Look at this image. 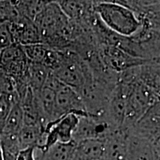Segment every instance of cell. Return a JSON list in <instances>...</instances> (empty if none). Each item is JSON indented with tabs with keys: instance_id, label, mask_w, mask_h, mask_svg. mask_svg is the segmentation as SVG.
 <instances>
[{
	"instance_id": "cell-7",
	"label": "cell",
	"mask_w": 160,
	"mask_h": 160,
	"mask_svg": "<svg viewBox=\"0 0 160 160\" xmlns=\"http://www.w3.org/2000/svg\"><path fill=\"white\" fill-rule=\"evenodd\" d=\"M160 104H153L127 132L153 142H159Z\"/></svg>"
},
{
	"instance_id": "cell-1",
	"label": "cell",
	"mask_w": 160,
	"mask_h": 160,
	"mask_svg": "<svg viewBox=\"0 0 160 160\" xmlns=\"http://www.w3.org/2000/svg\"><path fill=\"white\" fill-rule=\"evenodd\" d=\"M93 10L110 31L122 37H134L142 29L137 13L120 1H94Z\"/></svg>"
},
{
	"instance_id": "cell-18",
	"label": "cell",
	"mask_w": 160,
	"mask_h": 160,
	"mask_svg": "<svg viewBox=\"0 0 160 160\" xmlns=\"http://www.w3.org/2000/svg\"><path fill=\"white\" fill-rule=\"evenodd\" d=\"M19 16L13 1H0V25L11 22Z\"/></svg>"
},
{
	"instance_id": "cell-10",
	"label": "cell",
	"mask_w": 160,
	"mask_h": 160,
	"mask_svg": "<svg viewBox=\"0 0 160 160\" xmlns=\"http://www.w3.org/2000/svg\"><path fill=\"white\" fill-rule=\"evenodd\" d=\"M103 142V153L100 160H127V131L123 129L118 130Z\"/></svg>"
},
{
	"instance_id": "cell-12",
	"label": "cell",
	"mask_w": 160,
	"mask_h": 160,
	"mask_svg": "<svg viewBox=\"0 0 160 160\" xmlns=\"http://www.w3.org/2000/svg\"><path fill=\"white\" fill-rule=\"evenodd\" d=\"M73 160H100L103 153L104 142L101 139H85L75 143Z\"/></svg>"
},
{
	"instance_id": "cell-14",
	"label": "cell",
	"mask_w": 160,
	"mask_h": 160,
	"mask_svg": "<svg viewBox=\"0 0 160 160\" xmlns=\"http://www.w3.org/2000/svg\"><path fill=\"white\" fill-rule=\"evenodd\" d=\"M30 63L43 65L48 68L52 48L42 43L22 46Z\"/></svg>"
},
{
	"instance_id": "cell-6",
	"label": "cell",
	"mask_w": 160,
	"mask_h": 160,
	"mask_svg": "<svg viewBox=\"0 0 160 160\" xmlns=\"http://www.w3.org/2000/svg\"><path fill=\"white\" fill-rule=\"evenodd\" d=\"M99 53L104 65L118 74L128 69L151 62L132 57L114 46H99Z\"/></svg>"
},
{
	"instance_id": "cell-5",
	"label": "cell",
	"mask_w": 160,
	"mask_h": 160,
	"mask_svg": "<svg viewBox=\"0 0 160 160\" xmlns=\"http://www.w3.org/2000/svg\"><path fill=\"white\" fill-rule=\"evenodd\" d=\"M79 119L78 116L70 113L48 124L45 130V145L42 148L37 150L45 151L50 146L57 142H71Z\"/></svg>"
},
{
	"instance_id": "cell-4",
	"label": "cell",
	"mask_w": 160,
	"mask_h": 160,
	"mask_svg": "<svg viewBox=\"0 0 160 160\" xmlns=\"http://www.w3.org/2000/svg\"><path fill=\"white\" fill-rule=\"evenodd\" d=\"M56 108L58 118L66 114H75L79 117L88 116L83 100L79 93L57 79L55 87Z\"/></svg>"
},
{
	"instance_id": "cell-9",
	"label": "cell",
	"mask_w": 160,
	"mask_h": 160,
	"mask_svg": "<svg viewBox=\"0 0 160 160\" xmlns=\"http://www.w3.org/2000/svg\"><path fill=\"white\" fill-rule=\"evenodd\" d=\"M127 160H159V142L128 133Z\"/></svg>"
},
{
	"instance_id": "cell-11",
	"label": "cell",
	"mask_w": 160,
	"mask_h": 160,
	"mask_svg": "<svg viewBox=\"0 0 160 160\" xmlns=\"http://www.w3.org/2000/svg\"><path fill=\"white\" fill-rule=\"evenodd\" d=\"M65 15L71 21L80 22L91 17L95 13L94 1H57Z\"/></svg>"
},
{
	"instance_id": "cell-21",
	"label": "cell",
	"mask_w": 160,
	"mask_h": 160,
	"mask_svg": "<svg viewBox=\"0 0 160 160\" xmlns=\"http://www.w3.org/2000/svg\"><path fill=\"white\" fill-rule=\"evenodd\" d=\"M36 149L34 147L21 149L18 153L17 160H36Z\"/></svg>"
},
{
	"instance_id": "cell-17",
	"label": "cell",
	"mask_w": 160,
	"mask_h": 160,
	"mask_svg": "<svg viewBox=\"0 0 160 160\" xmlns=\"http://www.w3.org/2000/svg\"><path fill=\"white\" fill-rule=\"evenodd\" d=\"M0 148L3 160H17L21 150L18 135L0 134Z\"/></svg>"
},
{
	"instance_id": "cell-2",
	"label": "cell",
	"mask_w": 160,
	"mask_h": 160,
	"mask_svg": "<svg viewBox=\"0 0 160 160\" xmlns=\"http://www.w3.org/2000/svg\"><path fill=\"white\" fill-rule=\"evenodd\" d=\"M64 85L69 86L80 94L85 86L93 79L88 65L74 52L63 50L59 63L51 71Z\"/></svg>"
},
{
	"instance_id": "cell-16",
	"label": "cell",
	"mask_w": 160,
	"mask_h": 160,
	"mask_svg": "<svg viewBox=\"0 0 160 160\" xmlns=\"http://www.w3.org/2000/svg\"><path fill=\"white\" fill-rule=\"evenodd\" d=\"M49 1H15L16 9L22 17L34 21Z\"/></svg>"
},
{
	"instance_id": "cell-20",
	"label": "cell",
	"mask_w": 160,
	"mask_h": 160,
	"mask_svg": "<svg viewBox=\"0 0 160 160\" xmlns=\"http://www.w3.org/2000/svg\"><path fill=\"white\" fill-rule=\"evenodd\" d=\"M14 43L8 23L0 25V48L2 50Z\"/></svg>"
},
{
	"instance_id": "cell-13",
	"label": "cell",
	"mask_w": 160,
	"mask_h": 160,
	"mask_svg": "<svg viewBox=\"0 0 160 160\" xmlns=\"http://www.w3.org/2000/svg\"><path fill=\"white\" fill-rule=\"evenodd\" d=\"M75 142H57L50 146L45 151H39V155L36 154V160H73Z\"/></svg>"
},
{
	"instance_id": "cell-19",
	"label": "cell",
	"mask_w": 160,
	"mask_h": 160,
	"mask_svg": "<svg viewBox=\"0 0 160 160\" xmlns=\"http://www.w3.org/2000/svg\"><path fill=\"white\" fill-rule=\"evenodd\" d=\"M15 102L17 101L13 96L8 94L0 95V133L2 131L6 120Z\"/></svg>"
},
{
	"instance_id": "cell-22",
	"label": "cell",
	"mask_w": 160,
	"mask_h": 160,
	"mask_svg": "<svg viewBox=\"0 0 160 160\" xmlns=\"http://www.w3.org/2000/svg\"><path fill=\"white\" fill-rule=\"evenodd\" d=\"M0 160H3V157H2V150H1V148H0Z\"/></svg>"
},
{
	"instance_id": "cell-8",
	"label": "cell",
	"mask_w": 160,
	"mask_h": 160,
	"mask_svg": "<svg viewBox=\"0 0 160 160\" xmlns=\"http://www.w3.org/2000/svg\"><path fill=\"white\" fill-rule=\"evenodd\" d=\"M8 25L15 44L25 46L42 43L39 30L32 20L19 16Z\"/></svg>"
},
{
	"instance_id": "cell-3",
	"label": "cell",
	"mask_w": 160,
	"mask_h": 160,
	"mask_svg": "<svg viewBox=\"0 0 160 160\" xmlns=\"http://www.w3.org/2000/svg\"><path fill=\"white\" fill-rule=\"evenodd\" d=\"M28 66L29 62L22 45L13 44L1 51L0 72L12 78L16 83L27 84Z\"/></svg>"
},
{
	"instance_id": "cell-23",
	"label": "cell",
	"mask_w": 160,
	"mask_h": 160,
	"mask_svg": "<svg viewBox=\"0 0 160 160\" xmlns=\"http://www.w3.org/2000/svg\"><path fill=\"white\" fill-rule=\"evenodd\" d=\"M2 51V50L1 48H0V53H1V51Z\"/></svg>"
},
{
	"instance_id": "cell-15",
	"label": "cell",
	"mask_w": 160,
	"mask_h": 160,
	"mask_svg": "<svg viewBox=\"0 0 160 160\" xmlns=\"http://www.w3.org/2000/svg\"><path fill=\"white\" fill-rule=\"evenodd\" d=\"M24 125V114L21 106L15 102L0 134L18 135Z\"/></svg>"
},
{
	"instance_id": "cell-24",
	"label": "cell",
	"mask_w": 160,
	"mask_h": 160,
	"mask_svg": "<svg viewBox=\"0 0 160 160\" xmlns=\"http://www.w3.org/2000/svg\"><path fill=\"white\" fill-rule=\"evenodd\" d=\"M2 94V93H1V92H0V95H1Z\"/></svg>"
}]
</instances>
